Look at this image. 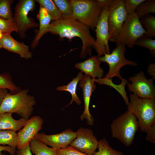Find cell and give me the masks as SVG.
Wrapping results in <instances>:
<instances>
[{
    "mask_svg": "<svg viewBox=\"0 0 155 155\" xmlns=\"http://www.w3.org/2000/svg\"><path fill=\"white\" fill-rule=\"evenodd\" d=\"M49 32L58 35L61 39L66 38L71 40L74 37H79L82 42L80 57L85 58L87 55L92 56V49L95 40L91 34L90 28L74 18L53 21Z\"/></svg>",
    "mask_w": 155,
    "mask_h": 155,
    "instance_id": "cell-1",
    "label": "cell"
},
{
    "mask_svg": "<svg viewBox=\"0 0 155 155\" xmlns=\"http://www.w3.org/2000/svg\"><path fill=\"white\" fill-rule=\"evenodd\" d=\"M29 92L28 89H25L15 94H7L0 106V114L15 113L29 119L33 113L36 100L34 96L28 94Z\"/></svg>",
    "mask_w": 155,
    "mask_h": 155,
    "instance_id": "cell-2",
    "label": "cell"
},
{
    "mask_svg": "<svg viewBox=\"0 0 155 155\" xmlns=\"http://www.w3.org/2000/svg\"><path fill=\"white\" fill-rule=\"evenodd\" d=\"M129 99L127 111L137 119L141 131L146 132L155 123V98H142L131 94Z\"/></svg>",
    "mask_w": 155,
    "mask_h": 155,
    "instance_id": "cell-3",
    "label": "cell"
},
{
    "mask_svg": "<svg viewBox=\"0 0 155 155\" xmlns=\"http://www.w3.org/2000/svg\"><path fill=\"white\" fill-rule=\"evenodd\" d=\"M111 128L112 137L128 147L133 142L139 125L135 117L127 110L113 121Z\"/></svg>",
    "mask_w": 155,
    "mask_h": 155,
    "instance_id": "cell-4",
    "label": "cell"
},
{
    "mask_svg": "<svg viewBox=\"0 0 155 155\" xmlns=\"http://www.w3.org/2000/svg\"><path fill=\"white\" fill-rule=\"evenodd\" d=\"M73 17L94 30L102 9L96 0H71Z\"/></svg>",
    "mask_w": 155,
    "mask_h": 155,
    "instance_id": "cell-5",
    "label": "cell"
},
{
    "mask_svg": "<svg viewBox=\"0 0 155 155\" xmlns=\"http://www.w3.org/2000/svg\"><path fill=\"white\" fill-rule=\"evenodd\" d=\"M126 51V46L125 44L121 43L116 44V47L111 53L98 57L101 63H106L109 67V71L103 78L111 79L114 77H116L121 80L123 78L121 75L120 71L123 67L128 65L134 67L137 65L136 62L126 58L125 56Z\"/></svg>",
    "mask_w": 155,
    "mask_h": 155,
    "instance_id": "cell-6",
    "label": "cell"
},
{
    "mask_svg": "<svg viewBox=\"0 0 155 155\" xmlns=\"http://www.w3.org/2000/svg\"><path fill=\"white\" fill-rule=\"evenodd\" d=\"M36 2L34 0H20L14 8L13 19L21 38L26 37L25 33L28 30L39 26L32 18L28 16L30 12L34 10Z\"/></svg>",
    "mask_w": 155,
    "mask_h": 155,
    "instance_id": "cell-7",
    "label": "cell"
},
{
    "mask_svg": "<svg viewBox=\"0 0 155 155\" xmlns=\"http://www.w3.org/2000/svg\"><path fill=\"white\" fill-rule=\"evenodd\" d=\"M146 32L135 12L128 15L116 43H121L129 48H132L135 45L136 41L144 35Z\"/></svg>",
    "mask_w": 155,
    "mask_h": 155,
    "instance_id": "cell-8",
    "label": "cell"
},
{
    "mask_svg": "<svg viewBox=\"0 0 155 155\" xmlns=\"http://www.w3.org/2000/svg\"><path fill=\"white\" fill-rule=\"evenodd\" d=\"M113 3L110 6L102 9L94 29L96 39L93 48L97 53L98 57L110 53L108 44L109 34L108 19Z\"/></svg>",
    "mask_w": 155,
    "mask_h": 155,
    "instance_id": "cell-9",
    "label": "cell"
},
{
    "mask_svg": "<svg viewBox=\"0 0 155 155\" xmlns=\"http://www.w3.org/2000/svg\"><path fill=\"white\" fill-rule=\"evenodd\" d=\"M128 15L125 9L124 0H114L108 19L109 41L116 43Z\"/></svg>",
    "mask_w": 155,
    "mask_h": 155,
    "instance_id": "cell-10",
    "label": "cell"
},
{
    "mask_svg": "<svg viewBox=\"0 0 155 155\" xmlns=\"http://www.w3.org/2000/svg\"><path fill=\"white\" fill-rule=\"evenodd\" d=\"M128 80L131 82H128L127 84L130 92L140 98H155L154 80L153 78L146 79L143 71H140Z\"/></svg>",
    "mask_w": 155,
    "mask_h": 155,
    "instance_id": "cell-11",
    "label": "cell"
},
{
    "mask_svg": "<svg viewBox=\"0 0 155 155\" xmlns=\"http://www.w3.org/2000/svg\"><path fill=\"white\" fill-rule=\"evenodd\" d=\"M76 132V137L70 146L84 153L93 155L97 149L98 141L92 130L80 127Z\"/></svg>",
    "mask_w": 155,
    "mask_h": 155,
    "instance_id": "cell-12",
    "label": "cell"
},
{
    "mask_svg": "<svg viewBox=\"0 0 155 155\" xmlns=\"http://www.w3.org/2000/svg\"><path fill=\"white\" fill-rule=\"evenodd\" d=\"M43 123V119L39 116H34L28 119L24 126L17 133V149L24 147L29 144L42 129Z\"/></svg>",
    "mask_w": 155,
    "mask_h": 155,
    "instance_id": "cell-13",
    "label": "cell"
},
{
    "mask_svg": "<svg viewBox=\"0 0 155 155\" xmlns=\"http://www.w3.org/2000/svg\"><path fill=\"white\" fill-rule=\"evenodd\" d=\"M76 135V132L67 129L61 132L54 134L47 135L38 133L35 137L52 148L61 149L70 145Z\"/></svg>",
    "mask_w": 155,
    "mask_h": 155,
    "instance_id": "cell-14",
    "label": "cell"
},
{
    "mask_svg": "<svg viewBox=\"0 0 155 155\" xmlns=\"http://www.w3.org/2000/svg\"><path fill=\"white\" fill-rule=\"evenodd\" d=\"M94 79L89 75H84L80 81L79 84L82 90L84 103V111L80 118L82 121L86 120L87 124L90 125H93L94 121V119L90 113L89 108L91 94L96 88Z\"/></svg>",
    "mask_w": 155,
    "mask_h": 155,
    "instance_id": "cell-15",
    "label": "cell"
},
{
    "mask_svg": "<svg viewBox=\"0 0 155 155\" xmlns=\"http://www.w3.org/2000/svg\"><path fill=\"white\" fill-rule=\"evenodd\" d=\"M0 41L2 48L8 51L17 54L21 58L26 59L32 58V54L29 50V47L24 42L15 40L10 34H3Z\"/></svg>",
    "mask_w": 155,
    "mask_h": 155,
    "instance_id": "cell-16",
    "label": "cell"
},
{
    "mask_svg": "<svg viewBox=\"0 0 155 155\" xmlns=\"http://www.w3.org/2000/svg\"><path fill=\"white\" fill-rule=\"evenodd\" d=\"M101 62L97 56H91L88 59L75 64V67L92 78H102L104 75L103 70L100 67Z\"/></svg>",
    "mask_w": 155,
    "mask_h": 155,
    "instance_id": "cell-17",
    "label": "cell"
},
{
    "mask_svg": "<svg viewBox=\"0 0 155 155\" xmlns=\"http://www.w3.org/2000/svg\"><path fill=\"white\" fill-rule=\"evenodd\" d=\"M37 18L39 22V28L36 36L31 44V47L33 49L37 45L42 37L46 33L49 32L51 22L52 20L46 10L41 6H40Z\"/></svg>",
    "mask_w": 155,
    "mask_h": 155,
    "instance_id": "cell-18",
    "label": "cell"
},
{
    "mask_svg": "<svg viewBox=\"0 0 155 155\" xmlns=\"http://www.w3.org/2000/svg\"><path fill=\"white\" fill-rule=\"evenodd\" d=\"M12 114H0V130H10L16 132L20 131L25 125L28 120L23 118L16 120L13 117Z\"/></svg>",
    "mask_w": 155,
    "mask_h": 155,
    "instance_id": "cell-19",
    "label": "cell"
},
{
    "mask_svg": "<svg viewBox=\"0 0 155 155\" xmlns=\"http://www.w3.org/2000/svg\"><path fill=\"white\" fill-rule=\"evenodd\" d=\"M83 76L82 72H79L77 76L75 78H73L72 80L67 85L58 86L57 88V90L68 92L71 95L72 99L70 103L65 107L71 104L73 102H75L78 105L81 104V101L76 94V91L78 83L81 80Z\"/></svg>",
    "mask_w": 155,
    "mask_h": 155,
    "instance_id": "cell-20",
    "label": "cell"
},
{
    "mask_svg": "<svg viewBox=\"0 0 155 155\" xmlns=\"http://www.w3.org/2000/svg\"><path fill=\"white\" fill-rule=\"evenodd\" d=\"M29 146L32 153L34 155H57L53 148L36 138L31 141Z\"/></svg>",
    "mask_w": 155,
    "mask_h": 155,
    "instance_id": "cell-21",
    "label": "cell"
},
{
    "mask_svg": "<svg viewBox=\"0 0 155 155\" xmlns=\"http://www.w3.org/2000/svg\"><path fill=\"white\" fill-rule=\"evenodd\" d=\"M121 82L120 85L114 84L112 82L111 79H105L103 78L95 79V82L100 85L105 84L111 86L115 89L121 95L125 104L127 105L129 103V99L127 96V93L125 90V86L127 84V80L123 78L121 80Z\"/></svg>",
    "mask_w": 155,
    "mask_h": 155,
    "instance_id": "cell-22",
    "label": "cell"
},
{
    "mask_svg": "<svg viewBox=\"0 0 155 155\" xmlns=\"http://www.w3.org/2000/svg\"><path fill=\"white\" fill-rule=\"evenodd\" d=\"M17 142V134L16 131L10 130H0V145H7L16 149Z\"/></svg>",
    "mask_w": 155,
    "mask_h": 155,
    "instance_id": "cell-23",
    "label": "cell"
},
{
    "mask_svg": "<svg viewBox=\"0 0 155 155\" xmlns=\"http://www.w3.org/2000/svg\"><path fill=\"white\" fill-rule=\"evenodd\" d=\"M47 11L52 20H57L62 19L61 14L53 1L51 0H36Z\"/></svg>",
    "mask_w": 155,
    "mask_h": 155,
    "instance_id": "cell-24",
    "label": "cell"
},
{
    "mask_svg": "<svg viewBox=\"0 0 155 155\" xmlns=\"http://www.w3.org/2000/svg\"><path fill=\"white\" fill-rule=\"evenodd\" d=\"M97 149L93 155H125L122 152L112 148L105 138L98 141Z\"/></svg>",
    "mask_w": 155,
    "mask_h": 155,
    "instance_id": "cell-25",
    "label": "cell"
},
{
    "mask_svg": "<svg viewBox=\"0 0 155 155\" xmlns=\"http://www.w3.org/2000/svg\"><path fill=\"white\" fill-rule=\"evenodd\" d=\"M53 1L58 9L62 19L73 18L72 7L69 0H53Z\"/></svg>",
    "mask_w": 155,
    "mask_h": 155,
    "instance_id": "cell-26",
    "label": "cell"
},
{
    "mask_svg": "<svg viewBox=\"0 0 155 155\" xmlns=\"http://www.w3.org/2000/svg\"><path fill=\"white\" fill-rule=\"evenodd\" d=\"M140 19L142 25L146 30L144 35L151 38L155 36V17L150 14L144 16Z\"/></svg>",
    "mask_w": 155,
    "mask_h": 155,
    "instance_id": "cell-27",
    "label": "cell"
},
{
    "mask_svg": "<svg viewBox=\"0 0 155 155\" xmlns=\"http://www.w3.org/2000/svg\"><path fill=\"white\" fill-rule=\"evenodd\" d=\"M0 89L9 90L11 94L16 93L21 90L14 83L11 77L8 73L0 74Z\"/></svg>",
    "mask_w": 155,
    "mask_h": 155,
    "instance_id": "cell-28",
    "label": "cell"
},
{
    "mask_svg": "<svg viewBox=\"0 0 155 155\" xmlns=\"http://www.w3.org/2000/svg\"><path fill=\"white\" fill-rule=\"evenodd\" d=\"M135 12L140 19L146 15L155 13V0H145L138 6Z\"/></svg>",
    "mask_w": 155,
    "mask_h": 155,
    "instance_id": "cell-29",
    "label": "cell"
},
{
    "mask_svg": "<svg viewBox=\"0 0 155 155\" xmlns=\"http://www.w3.org/2000/svg\"><path fill=\"white\" fill-rule=\"evenodd\" d=\"M12 0H0V17L7 20H13V14L11 5Z\"/></svg>",
    "mask_w": 155,
    "mask_h": 155,
    "instance_id": "cell-30",
    "label": "cell"
},
{
    "mask_svg": "<svg viewBox=\"0 0 155 155\" xmlns=\"http://www.w3.org/2000/svg\"><path fill=\"white\" fill-rule=\"evenodd\" d=\"M0 31L3 34H10L13 31L18 33V29L13 20H7L0 17Z\"/></svg>",
    "mask_w": 155,
    "mask_h": 155,
    "instance_id": "cell-31",
    "label": "cell"
},
{
    "mask_svg": "<svg viewBox=\"0 0 155 155\" xmlns=\"http://www.w3.org/2000/svg\"><path fill=\"white\" fill-rule=\"evenodd\" d=\"M135 44L148 49L152 55L155 57V40L151 37L144 35L136 41Z\"/></svg>",
    "mask_w": 155,
    "mask_h": 155,
    "instance_id": "cell-32",
    "label": "cell"
},
{
    "mask_svg": "<svg viewBox=\"0 0 155 155\" xmlns=\"http://www.w3.org/2000/svg\"><path fill=\"white\" fill-rule=\"evenodd\" d=\"M53 149L57 155H88L80 152L70 145L63 148Z\"/></svg>",
    "mask_w": 155,
    "mask_h": 155,
    "instance_id": "cell-33",
    "label": "cell"
},
{
    "mask_svg": "<svg viewBox=\"0 0 155 155\" xmlns=\"http://www.w3.org/2000/svg\"><path fill=\"white\" fill-rule=\"evenodd\" d=\"M145 0H124L125 9L128 15L135 12L138 6Z\"/></svg>",
    "mask_w": 155,
    "mask_h": 155,
    "instance_id": "cell-34",
    "label": "cell"
},
{
    "mask_svg": "<svg viewBox=\"0 0 155 155\" xmlns=\"http://www.w3.org/2000/svg\"><path fill=\"white\" fill-rule=\"evenodd\" d=\"M146 140L155 144V123L151 125L146 131Z\"/></svg>",
    "mask_w": 155,
    "mask_h": 155,
    "instance_id": "cell-35",
    "label": "cell"
},
{
    "mask_svg": "<svg viewBox=\"0 0 155 155\" xmlns=\"http://www.w3.org/2000/svg\"><path fill=\"white\" fill-rule=\"evenodd\" d=\"M16 154V155H33L30 150L29 144L24 147L17 149Z\"/></svg>",
    "mask_w": 155,
    "mask_h": 155,
    "instance_id": "cell-36",
    "label": "cell"
},
{
    "mask_svg": "<svg viewBox=\"0 0 155 155\" xmlns=\"http://www.w3.org/2000/svg\"><path fill=\"white\" fill-rule=\"evenodd\" d=\"M6 151L8 152L10 155H15L16 148L9 146H3L0 145V155H4L1 152L2 151Z\"/></svg>",
    "mask_w": 155,
    "mask_h": 155,
    "instance_id": "cell-37",
    "label": "cell"
},
{
    "mask_svg": "<svg viewBox=\"0 0 155 155\" xmlns=\"http://www.w3.org/2000/svg\"><path fill=\"white\" fill-rule=\"evenodd\" d=\"M96 1L102 9L104 8L108 7L111 5L114 0H96Z\"/></svg>",
    "mask_w": 155,
    "mask_h": 155,
    "instance_id": "cell-38",
    "label": "cell"
},
{
    "mask_svg": "<svg viewBox=\"0 0 155 155\" xmlns=\"http://www.w3.org/2000/svg\"><path fill=\"white\" fill-rule=\"evenodd\" d=\"M147 71L149 75L152 76L154 79H155V63H152L148 66Z\"/></svg>",
    "mask_w": 155,
    "mask_h": 155,
    "instance_id": "cell-39",
    "label": "cell"
},
{
    "mask_svg": "<svg viewBox=\"0 0 155 155\" xmlns=\"http://www.w3.org/2000/svg\"><path fill=\"white\" fill-rule=\"evenodd\" d=\"M8 93L7 89H0V106L4 98Z\"/></svg>",
    "mask_w": 155,
    "mask_h": 155,
    "instance_id": "cell-40",
    "label": "cell"
},
{
    "mask_svg": "<svg viewBox=\"0 0 155 155\" xmlns=\"http://www.w3.org/2000/svg\"><path fill=\"white\" fill-rule=\"evenodd\" d=\"M3 35V34L0 31V40L2 38Z\"/></svg>",
    "mask_w": 155,
    "mask_h": 155,
    "instance_id": "cell-41",
    "label": "cell"
},
{
    "mask_svg": "<svg viewBox=\"0 0 155 155\" xmlns=\"http://www.w3.org/2000/svg\"><path fill=\"white\" fill-rule=\"evenodd\" d=\"M2 48V46L0 40V49Z\"/></svg>",
    "mask_w": 155,
    "mask_h": 155,
    "instance_id": "cell-42",
    "label": "cell"
}]
</instances>
